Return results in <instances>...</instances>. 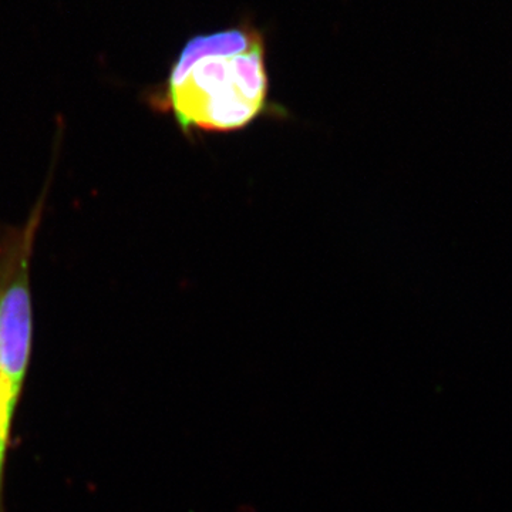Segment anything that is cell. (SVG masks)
I'll use <instances>...</instances> for the list:
<instances>
[{"label": "cell", "instance_id": "obj_4", "mask_svg": "<svg viewBox=\"0 0 512 512\" xmlns=\"http://www.w3.org/2000/svg\"><path fill=\"white\" fill-rule=\"evenodd\" d=\"M238 512H258L254 505L251 504H242L241 507L238 508Z\"/></svg>", "mask_w": 512, "mask_h": 512}, {"label": "cell", "instance_id": "obj_3", "mask_svg": "<svg viewBox=\"0 0 512 512\" xmlns=\"http://www.w3.org/2000/svg\"><path fill=\"white\" fill-rule=\"evenodd\" d=\"M9 443L0 436V510H2V491H3V467H5L6 448Z\"/></svg>", "mask_w": 512, "mask_h": 512}, {"label": "cell", "instance_id": "obj_2", "mask_svg": "<svg viewBox=\"0 0 512 512\" xmlns=\"http://www.w3.org/2000/svg\"><path fill=\"white\" fill-rule=\"evenodd\" d=\"M46 194L43 192L25 225H0V436L6 443L32 352L30 261Z\"/></svg>", "mask_w": 512, "mask_h": 512}, {"label": "cell", "instance_id": "obj_1", "mask_svg": "<svg viewBox=\"0 0 512 512\" xmlns=\"http://www.w3.org/2000/svg\"><path fill=\"white\" fill-rule=\"evenodd\" d=\"M150 101L185 137L232 133L274 113L264 36L241 25L191 37Z\"/></svg>", "mask_w": 512, "mask_h": 512}]
</instances>
